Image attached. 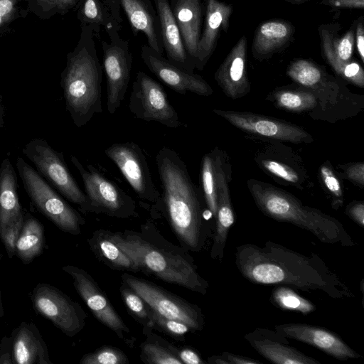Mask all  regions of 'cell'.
<instances>
[{"label": "cell", "mask_w": 364, "mask_h": 364, "mask_svg": "<svg viewBox=\"0 0 364 364\" xmlns=\"http://www.w3.org/2000/svg\"><path fill=\"white\" fill-rule=\"evenodd\" d=\"M235 256L237 270L253 284L321 291L334 299L355 296L317 254L304 255L268 240L262 247L252 243L238 245Z\"/></svg>", "instance_id": "obj_1"}, {"label": "cell", "mask_w": 364, "mask_h": 364, "mask_svg": "<svg viewBox=\"0 0 364 364\" xmlns=\"http://www.w3.org/2000/svg\"><path fill=\"white\" fill-rule=\"evenodd\" d=\"M162 192L161 208L181 245L200 252L210 235L204 217L203 200L187 166L177 152L167 146L156 156Z\"/></svg>", "instance_id": "obj_2"}, {"label": "cell", "mask_w": 364, "mask_h": 364, "mask_svg": "<svg viewBox=\"0 0 364 364\" xmlns=\"http://www.w3.org/2000/svg\"><path fill=\"white\" fill-rule=\"evenodd\" d=\"M111 237L140 272L202 295L207 294L209 283L200 274L191 255L181 245L165 238L151 222L141 225L139 230L111 231Z\"/></svg>", "instance_id": "obj_3"}, {"label": "cell", "mask_w": 364, "mask_h": 364, "mask_svg": "<svg viewBox=\"0 0 364 364\" xmlns=\"http://www.w3.org/2000/svg\"><path fill=\"white\" fill-rule=\"evenodd\" d=\"M80 27L79 41L67 54L60 79L66 109L78 128L102 112L103 69L97 53L95 36L90 27Z\"/></svg>", "instance_id": "obj_4"}, {"label": "cell", "mask_w": 364, "mask_h": 364, "mask_svg": "<svg viewBox=\"0 0 364 364\" xmlns=\"http://www.w3.org/2000/svg\"><path fill=\"white\" fill-rule=\"evenodd\" d=\"M247 186L257 207L266 216L305 230L323 243L342 247L355 245L336 218L303 205L291 193L271 184L250 179Z\"/></svg>", "instance_id": "obj_5"}, {"label": "cell", "mask_w": 364, "mask_h": 364, "mask_svg": "<svg viewBox=\"0 0 364 364\" xmlns=\"http://www.w3.org/2000/svg\"><path fill=\"white\" fill-rule=\"evenodd\" d=\"M18 175L29 198L46 218L61 230L78 235L84 218L65 202L21 157L16 160Z\"/></svg>", "instance_id": "obj_6"}, {"label": "cell", "mask_w": 364, "mask_h": 364, "mask_svg": "<svg viewBox=\"0 0 364 364\" xmlns=\"http://www.w3.org/2000/svg\"><path fill=\"white\" fill-rule=\"evenodd\" d=\"M70 160L82 178L92 213L119 219L139 216L135 200L117 183L94 166L85 167L76 156Z\"/></svg>", "instance_id": "obj_7"}, {"label": "cell", "mask_w": 364, "mask_h": 364, "mask_svg": "<svg viewBox=\"0 0 364 364\" xmlns=\"http://www.w3.org/2000/svg\"><path fill=\"white\" fill-rule=\"evenodd\" d=\"M22 152L65 198L84 213H92L90 201L70 173L63 153L53 149L45 139L38 138L31 140Z\"/></svg>", "instance_id": "obj_8"}, {"label": "cell", "mask_w": 364, "mask_h": 364, "mask_svg": "<svg viewBox=\"0 0 364 364\" xmlns=\"http://www.w3.org/2000/svg\"><path fill=\"white\" fill-rule=\"evenodd\" d=\"M122 282L125 283L140 295L158 314L186 323L192 333L203 330L205 318L202 309L194 304L167 291L156 284L124 273Z\"/></svg>", "instance_id": "obj_9"}, {"label": "cell", "mask_w": 364, "mask_h": 364, "mask_svg": "<svg viewBox=\"0 0 364 364\" xmlns=\"http://www.w3.org/2000/svg\"><path fill=\"white\" fill-rule=\"evenodd\" d=\"M105 154L116 164L137 197L160 209L161 193L141 147L132 141L114 143L105 149Z\"/></svg>", "instance_id": "obj_10"}, {"label": "cell", "mask_w": 364, "mask_h": 364, "mask_svg": "<svg viewBox=\"0 0 364 364\" xmlns=\"http://www.w3.org/2000/svg\"><path fill=\"white\" fill-rule=\"evenodd\" d=\"M128 108L137 119L156 122L171 129L181 126L178 114L163 87L144 72L136 74Z\"/></svg>", "instance_id": "obj_11"}, {"label": "cell", "mask_w": 364, "mask_h": 364, "mask_svg": "<svg viewBox=\"0 0 364 364\" xmlns=\"http://www.w3.org/2000/svg\"><path fill=\"white\" fill-rule=\"evenodd\" d=\"M109 41H102V69L107 82V109L116 112L124 100L130 80L132 55L129 41L122 38L118 31L109 33Z\"/></svg>", "instance_id": "obj_12"}, {"label": "cell", "mask_w": 364, "mask_h": 364, "mask_svg": "<svg viewBox=\"0 0 364 364\" xmlns=\"http://www.w3.org/2000/svg\"><path fill=\"white\" fill-rule=\"evenodd\" d=\"M35 310L50 320L65 335L73 337L85 326L87 314L82 307L58 289L39 284L32 294Z\"/></svg>", "instance_id": "obj_13"}, {"label": "cell", "mask_w": 364, "mask_h": 364, "mask_svg": "<svg viewBox=\"0 0 364 364\" xmlns=\"http://www.w3.org/2000/svg\"><path fill=\"white\" fill-rule=\"evenodd\" d=\"M341 28L337 23L321 24L318 31L323 58L335 73L348 82L364 87L362 66L351 58L355 46V21L342 37L338 36Z\"/></svg>", "instance_id": "obj_14"}, {"label": "cell", "mask_w": 364, "mask_h": 364, "mask_svg": "<svg viewBox=\"0 0 364 364\" xmlns=\"http://www.w3.org/2000/svg\"><path fill=\"white\" fill-rule=\"evenodd\" d=\"M63 270L71 276L76 291L92 315L118 338L132 345L134 338L132 337L129 327L94 278L87 272L76 266H64Z\"/></svg>", "instance_id": "obj_15"}, {"label": "cell", "mask_w": 364, "mask_h": 364, "mask_svg": "<svg viewBox=\"0 0 364 364\" xmlns=\"http://www.w3.org/2000/svg\"><path fill=\"white\" fill-rule=\"evenodd\" d=\"M213 112L246 132L269 139L292 143H309L312 136L296 125L247 112L213 109Z\"/></svg>", "instance_id": "obj_16"}, {"label": "cell", "mask_w": 364, "mask_h": 364, "mask_svg": "<svg viewBox=\"0 0 364 364\" xmlns=\"http://www.w3.org/2000/svg\"><path fill=\"white\" fill-rule=\"evenodd\" d=\"M141 57L150 72L176 92H191L200 96L213 94L212 87L200 75L178 67L148 45L141 47Z\"/></svg>", "instance_id": "obj_17"}, {"label": "cell", "mask_w": 364, "mask_h": 364, "mask_svg": "<svg viewBox=\"0 0 364 364\" xmlns=\"http://www.w3.org/2000/svg\"><path fill=\"white\" fill-rule=\"evenodd\" d=\"M274 328L288 339L306 343L341 361L362 358L338 334L326 328L309 323H288L277 324Z\"/></svg>", "instance_id": "obj_18"}, {"label": "cell", "mask_w": 364, "mask_h": 364, "mask_svg": "<svg viewBox=\"0 0 364 364\" xmlns=\"http://www.w3.org/2000/svg\"><path fill=\"white\" fill-rule=\"evenodd\" d=\"M244 338L260 355L272 363L321 364L314 358L291 346L288 338L274 329L256 328Z\"/></svg>", "instance_id": "obj_19"}, {"label": "cell", "mask_w": 364, "mask_h": 364, "mask_svg": "<svg viewBox=\"0 0 364 364\" xmlns=\"http://www.w3.org/2000/svg\"><path fill=\"white\" fill-rule=\"evenodd\" d=\"M232 12V4L204 0V25L197 46L195 68H204L215 49L220 32H228Z\"/></svg>", "instance_id": "obj_20"}, {"label": "cell", "mask_w": 364, "mask_h": 364, "mask_svg": "<svg viewBox=\"0 0 364 364\" xmlns=\"http://www.w3.org/2000/svg\"><path fill=\"white\" fill-rule=\"evenodd\" d=\"M247 40L242 36L232 48L215 73L214 77L223 92L235 100L247 95L250 85L247 75Z\"/></svg>", "instance_id": "obj_21"}, {"label": "cell", "mask_w": 364, "mask_h": 364, "mask_svg": "<svg viewBox=\"0 0 364 364\" xmlns=\"http://www.w3.org/2000/svg\"><path fill=\"white\" fill-rule=\"evenodd\" d=\"M218 207L213 241L210 249V257L221 261L230 229L235 223V213L232 205L227 172L225 164L218 162L216 165Z\"/></svg>", "instance_id": "obj_22"}, {"label": "cell", "mask_w": 364, "mask_h": 364, "mask_svg": "<svg viewBox=\"0 0 364 364\" xmlns=\"http://www.w3.org/2000/svg\"><path fill=\"white\" fill-rule=\"evenodd\" d=\"M170 6L179 27L187 55L195 68L197 46L202 31L203 5L201 0H171Z\"/></svg>", "instance_id": "obj_23"}, {"label": "cell", "mask_w": 364, "mask_h": 364, "mask_svg": "<svg viewBox=\"0 0 364 364\" xmlns=\"http://www.w3.org/2000/svg\"><path fill=\"white\" fill-rule=\"evenodd\" d=\"M134 35L141 31L148 46L164 55L160 23L151 0H118Z\"/></svg>", "instance_id": "obj_24"}, {"label": "cell", "mask_w": 364, "mask_h": 364, "mask_svg": "<svg viewBox=\"0 0 364 364\" xmlns=\"http://www.w3.org/2000/svg\"><path fill=\"white\" fill-rule=\"evenodd\" d=\"M120 9L118 0H80L76 9L77 18L80 26L90 27L99 38L102 28L107 34L120 30Z\"/></svg>", "instance_id": "obj_25"}, {"label": "cell", "mask_w": 364, "mask_h": 364, "mask_svg": "<svg viewBox=\"0 0 364 364\" xmlns=\"http://www.w3.org/2000/svg\"><path fill=\"white\" fill-rule=\"evenodd\" d=\"M159 16L164 50L167 59L178 67L193 72L195 69L187 55L179 27L170 6L169 0H154Z\"/></svg>", "instance_id": "obj_26"}, {"label": "cell", "mask_w": 364, "mask_h": 364, "mask_svg": "<svg viewBox=\"0 0 364 364\" xmlns=\"http://www.w3.org/2000/svg\"><path fill=\"white\" fill-rule=\"evenodd\" d=\"M295 28L282 19L264 21L257 28L252 44L254 58L263 60L284 49L293 39Z\"/></svg>", "instance_id": "obj_27"}, {"label": "cell", "mask_w": 364, "mask_h": 364, "mask_svg": "<svg viewBox=\"0 0 364 364\" xmlns=\"http://www.w3.org/2000/svg\"><path fill=\"white\" fill-rule=\"evenodd\" d=\"M90 249L99 261L109 268L139 272L134 261L112 240L111 231L98 229L87 240Z\"/></svg>", "instance_id": "obj_28"}, {"label": "cell", "mask_w": 364, "mask_h": 364, "mask_svg": "<svg viewBox=\"0 0 364 364\" xmlns=\"http://www.w3.org/2000/svg\"><path fill=\"white\" fill-rule=\"evenodd\" d=\"M23 216L15 170L8 158L0 166V236L6 228Z\"/></svg>", "instance_id": "obj_29"}, {"label": "cell", "mask_w": 364, "mask_h": 364, "mask_svg": "<svg viewBox=\"0 0 364 364\" xmlns=\"http://www.w3.org/2000/svg\"><path fill=\"white\" fill-rule=\"evenodd\" d=\"M35 326L22 323L13 344V359L18 364H50L47 350Z\"/></svg>", "instance_id": "obj_30"}, {"label": "cell", "mask_w": 364, "mask_h": 364, "mask_svg": "<svg viewBox=\"0 0 364 364\" xmlns=\"http://www.w3.org/2000/svg\"><path fill=\"white\" fill-rule=\"evenodd\" d=\"M287 73L296 83L314 91L337 87L336 79L323 67L309 60H294L289 65Z\"/></svg>", "instance_id": "obj_31"}, {"label": "cell", "mask_w": 364, "mask_h": 364, "mask_svg": "<svg viewBox=\"0 0 364 364\" xmlns=\"http://www.w3.org/2000/svg\"><path fill=\"white\" fill-rule=\"evenodd\" d=\"M146 339L140 344V360L146 364H182L172 343L153 333V328H143Z\"/></svg>", "instance_id": "obj_32"}, {"label": "cell", "mask_w": 364, "mask_h": 364, "mask_svg": "<svg viewBox=\"0 0 364 364\" xmlns=\"http://www.w3.org/2000/svg\"><path fill=\"white\" fill-rule=\"evenodd\" d=\"M43 245V230L36 218L27 219L16 243V254L23 262H30L41 254Z\"/></svg>", "instance_id": "obj_33"}, {"label": "cell", "mask_w": 364, "mask_h": 364, "mask_svg": "<svg viewBox=\"0 0 364 364\" xmlns=\"http://www.w3.org/2000/svg\"><path fill=\"white\" fill-rule=\"evenodd\" d=\"M200 182L205 205L215 219L218 207L215 150L205 154L202 159Z\"/></svg>", "instance_id": "obj_34"}, {"label": "cell", "mask_w": 364, "mask_h": 364, "mask_svg": "<svg viewBox=\"0 0 364 364\" xmlns=\"http://www.w3.org/2000/svg\"><path fill=\"white\" fill-rule=\"evenodd\" d=\"M270 301L279 309L299 312L304 315L316 310L314 304L287 286L278 285L274 287L270 296Z\"/></svg>", "instance_id": "obj_35"}, {"label": "cell", "mask_w": 364, "mask_h": 364, "mask_svg": "<svg viewBox=\"0 0 364 364\" xmlns=\"http://www.w3.org/2000/svg\"><path fill=\"white\" fill-rule=\"evenodd\" d=\"M256 160L262 168L287 183L300 186L306 179V174L301 168H296L294 164L290 165V162L286 160L266 156L263 154L257 156Z\"/></svg>", "instance_id": "obj_36"}, {"label": "cell", "mask_w": 364, "mask_h": 364, "mask_svg": "<svg viewBox=\"0 0 364 364\" xmlns=\"http://www.w3.org/2000/svg\"><path fill=\"white\" fill-rule=\"evenodd\" d=\"M273 99L278 107L295 112L312 109L318 104L316 95L306 90H278L273 94Z\"/></svg>", "instance_id": "obj_37"}, {"label": "cell", "mask_w": 364, "mask_h": 364, "mask_svg": "<svg viewBox=\"0 0 364 364\" xmlns=\"http://www.w3.org/2000/svg\"><path fill=\"white\" fill-rule=\"evenodd\" d=\"M119 292L128 314L143 328H152L151 307L146 301L124 282H122Z\"/></svg>", "instance_id": "obj_38"}, {"label": "cell", "mask_w": 364, "mask_h": 364, "mask_svg": "<svg viewBox=\"0 0 364 364\" xmlns=\"http://www.w3.org/2000/svg\"><path fill=\"white\" fill-rule=\"evenodd\" d=\"M80 0H25L29 13L48 20L55 15L63 16L76 9Z\"/></svg>", "instance_id": "obj_39"}, {"label": "cell", "mask_w": 364, "mask_h": 364, "mask_svg": "<svg viewBox=\"0 0 364 364\" xmlns=\"http://www.w3.org/2000/svg\"><path fill=\"white\" fill-rule=\"evenodd\" d=\"M28 14L25 0H0V39L11 31L17 20Z\"/></svg>", "instance_id": "obj_40"}, {"label": "cell", "mask_w": 364, "mask_h": 364, "mask_svg": "<svg viewBox=\"0 0 364 364\" xmlns=\"http://www.w3.org/2000/svg\"><path fill=\"white\" fill-rule=\"evenodd\" d=\"M129 358L127 355L117 347L104 345L95 351L85 354L80 364H127Z\"/></svg>", "instance_id": "obj_41"}, {"label": "cell", "mask_w": 364, "mask_h": 364, "mask_svg": "<svg viewBox=\"0 0 364 364\" xmlns=\"http://www.w3.org/2000/svg\"><path fill=\"white\" fill-rule=\"evenodd\" d=\"M151 318L153 329H156L176 341H183L187 333H192L186 323L166 318L156 312L152 308Z\"/></svg>", "instance_id": "obj_42"}, {"label": "cell", "mask_w": 364, "mask_h": 364, "mask_svg": "<svg viewBox=\"0 0 364 364\" xmlns=\"http://www.w3.org/2000/svg\"><path fill=\"white\" fill-rule=\"evenodd\" d=\"M320 173L325 186L335 198L333 206L334 208H338L340 205H342L343 200L341 183L328 166H321Z\"/></svg>", "instance_id": "obj_43"}, {"label": "cell", "mask_w": 364, "mask_h": 364, "mask_svg": "<svg viewBox=\"0 0 364 364\" xmlns=\"http://www.w3.org/2000/svg\"><path fill=\"white\" fill-rule=\"evenodd\" d=\"M23 223V215L10 224L1 235L9 257L16 253V243Z\"/></svg>", "instance_id": "obj_44"}, {"label": "cell", "mask_w": 364, "mask_h": 364, "mask_svg": "<svg viewBox=\"0 0 364 364\" xmlns=\"http://www.w3.org/2000/svg\"><path fill=\"white\" fill-rule=\"evenodd\" d=\"M345 176L355 185L363 188L364 185V164L354 163L342 166Z\"/></svg>", "instance_id": "obj_45"}, {"label": "cell", "mask_w": 364, "mask_h": 364, "mask_svg": "<svg viewBox=\"0 0 364 364\" xmlns=\"http://www.w3.org/2000/svg\"><path fill=\"white\" fill-rule=\"evenodd\" d=\"M175 354L181 361L182 364H205L199 353L191 347H176Z\"/></svg>", "instance_id": "obj_46"}, {"label": "cell", "mask_w": 364, "mask_h": 364, "mask_svg": "<svg viewBox=\"0 0 364 364\" xmlns=\"http://www.w3.org/2000/svg\"><path fill=\"white\" fill-rule=\"evenodd\" d=\"M364 19L360 16L355 21V45L359 57L364 63Z\"/></svg>", "instance_id": "obj_47"}, {"label": "cell", "mask_w": 364, "mask_h": 364, "mask_svg": "<svg viewBox=\"0 0 364 364\" xmlns=\"http://www.w3.org/2000/svg\"><path fill=\"white\" fill-rule=\"evenodd\" d=\"M346 214L361 228L364 226V203L362 201L351 203L346 208Z\"/></svg>", "instance_id": "obj_48"}, {"label": "cell", "mask_w": 364, "mask_h": 364, "mask_svg": "<svg viewBox=\"0 0 364 364\" xmlns=\"http://www.w3.org/2000/svg\"><path fill=\"white\" fill-rule=\"evenodd\" d=\"M321 4L333 9H363L364 0H321Z\"/></svg>", "instance_id": "obj_49"}, {"label": "cell", "mask_w": 364, "mask_h": 364, "mask_svg": "<svg viewBox=\"0 0 364 364\" xmlns=\"http://www.w3.org/2000/svg\"><path fill=\"white\" fill-rule=\"evenodd\" d=\"M221 355L227 360L229 364H262L260 361L252 358L230 352H223Z\"/></svg>", "instance_id": "obj_50"}, {"label": "cell", "mask_w": 364, "mask_h": 364, "mask_svg": "<svg viewBox=\"0 0 364 364\" xmlns=\"http://www.w3.org/2000/svg\"><path fill=\"white\" fill-rule=\"evenodd\" d=\"M207 363L210 364H229L222 355L208 357Z\"/></svg>", "instance_id": "obj_51"}, {"label": "cell", "mask_w": 364, "mask_h": 364, "mask_svg": "<svg viewBox=\"0 0 364 364\" xmlns=\"http://www.w3.org/2000/svg\"><path fill=\"white\" fill-rule=\"evenodd\" d=\"M4 107L2 105L1 97L0 95V129H1L4 124Z\"/></svg>", "instance_id": "obj_52"}, {"label": "cell", "mask_w": 364, "mask_h": 364, "mask_svg": "<svg viewBox=\"0 0 364 364\" xmlns=\"http://www.w3.org/2000/svg\"><path fill=\"white\" fill-rule=\"evenodd\" d=\"M291 4H301V3H304L308 0H285Z\"/></svg>", "instance_id": "obj_53"}, {"label": "cell", "mask_w": 364, "mask_h": 364, "mask_svg": "<svg viewBox=\"0 0 364 364\" xmlns=\"http://www.w3.org/2000/svg\"><path fill=\"white\" fill-rule=\"evenodd\" d=\"M2 314H3V310H2L1 301V294H0V316H2Z\"/></svg>", "instance_id": "obj_54"}]
</instances>
